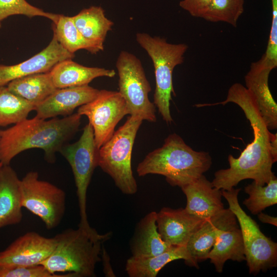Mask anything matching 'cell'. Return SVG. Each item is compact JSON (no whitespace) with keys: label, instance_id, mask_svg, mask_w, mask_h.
<instances>
[{"label":"cell","instance_id":"cell-1","mask_svg":"<svg viewBox=\"0 0 277 277\" xmlns=\"http://www.w3.org/2000/svg\"><path fill=\"white\" fill-rule=\"evenodd\" d=\"M228 103H234L242 109L250 122L253 139L238 158L228 155L229 167L216 171L212 184L217 189L228 190L243 180L252 179L256 184L264 186L274 174L272 167L277 160L276 133L269 131L253 95L240 83L229 88L225 100L203 106H224Z\"/></svg>","mask_w":277,"mask_h":277},{"label":"cell","instance_id":"cell-2","mask_svg":"<svg viewBox=\"0 0 277 277\" xmlns=\"http://www.w3.org/2000/svg\"><path fill=\"white\" fill-rule=\"evenodd\" d=\"M81 116L76 113L47 120L35 116L0 130V162L9 165L21 152L39 148L45 151L48 162L54 163L55 154L78 131Z\"/></svg>","mask_w":277,"mask_h":277},{"label":"cell","instance_id":"cell-3","mask_svg":"<svg viewBox=\"0 0 277 277\" xmlns=\"http://www.w3.org/2000/svg\"><path fill=\"white\" fill-rule=\"evenodd\" d=\"M212 159L207 152L197 151L178 134L169 135L163 146L149 153L136 168L138 176L160 174L172 186L180 188L195 181L207 171Z\"/></svg>","mask_w":277,"mask_h":277},{"label":"cell","instance_id":"cell-4","mask_svg":"<svg viewBox=\"0 0 277 277\" xmlns=\"http://www.w3.org/2000/svg\"><path fill=\"white\" fill-rule=\"evenodd\" d=\"M112 233H98L78 227L67 229L54 237L56 246L40 264L53 274L70 273L74 277L95 276L96 264L101 261L103 243Z\"/></svg>","mask_w":277,"mask_h":277},{"label":"cell","instance_id":"cell-5","mask_svg":"<svg viewBox=\"0 0 277 277\" xmlns=\"http://www.w3.org/2000/svg\"><path fill=\"white\" fill-rule=\"evenodd\" d=\"M136 40L151 58L154 69L155 88L153 103L167 124L173 121L170 111L172 93L175 94L172 81L174 68L184 62L188 46L184 43L172 44L164 38L139 32Z\"/></svg>","mask_w":277,"mask_h":277},{"label":"cell","instance_id":"cell-6","mask_svg":"<svg viewBox=\"0 0 277 277\" xmlns=\"http://www.w3.org/2000/svg\"><path fill=\"white\" fill-rule=\"evenodd\" d=\"M143 120L130 115L98 150V166L126 194H135L137 185L131 167L132 148Z\"/></svg>","mask_w":277,"mask_h":277},{"label":"cell","instance_id":"cell-7","mask_svg":"<svg viewBox=\"0 0 277 277\" xmlns=\"http://www.w3.org/2000/svg\"><path fill=\"white\" fill-rule=\"evenodd\" d=\"M241 190L233 188L221 190V193L238 221L249 273L256 275L261 271L265 272L276 267L277 243L266 236L256 222L242 208L238 200Z\"/></svg>","mask_w":277,"mask_h":277},{"label":"cell","instance_id":"cell-8","mask_svg":"<svg viewBox=\"0 0 277 277\" xmlns=\"http://www.w3.org/2000/svg\"><path fill=\"white\" fill-rule=\"evenodd\" d=\"M118 92L125 101L128 114L150 122L156 121L155 106L149 99L151 90L142 64L135 55L121 51L116 62Z\"/></svg>","mask_w":277,"mask_h":277},{"label":"cell","instance_id":"cell-9","mask_svg":"<svg viewBox=\"0 0 277 277\" xmlns=\"http://www.w3.org/2000/svg\"><path fill=\"white\" fill-rule=\"evenodd\" d=\"M98 150L92 127L88 123L79 140L65 144L60 152L71 166L74 175L78 200L80 221L78 227L93 231L87 214V193L94 169L98 166Z\"/></svg>","mask_w":277,"mask_h":277},{"label":"cell","instance_id":"cell-10","mask_svg":"<svg viewBox=\"0 0 277 277\" xmlns=\"http://www.w3.org/2000/svg\"><path fill=\"white\" fill-rule=\"evenodd\" d=\"M22 206L39 217L48 230L57 227L66 209V193L54 184L29 171L21 180Z\"/></svg>","mask_w":277,"mask_h":277},{"label":"cell","instance_id":"cell-11","mask_svg":"<svg viewBox=\"0 0 277 277\" xmlns=\"http://www.w3.org/2000/svg\"><path fill=\"white\" fill-rule=\"evenodd\" d=\"M77 113L87 117L99 149L111 137L115 126L128 114V110L125 101L118 91L103 89L99 91L93 100L79 107Z\"/></svg>","mask_w":277,"mask_h":277},{"label":"cell","instance_id":"cell-12","mask_svg":"<svg viewBox=\"0 0 277 277\" xmlns=\"http://www.w3.org/2000/svg\"><path fill=\"white\" fill-rule=\"evenodd\" d=\"M56 244L55 237L46 238L34 231L27 232L0 252V267L40 264L51 254Z\"/></svg>","mask_w":277,"mask_h":277},{"label":"cell","instance_id":"cell-13","mask_svg":"<svg viewBox=\"0 0 277 277\" xmlns=\"http://www.w3.org/2000/svg\"><path fill=\"white\" fill-rule=\"evenodd\" d=\"M74 57V54L64 48L53 35L49 45L30 58L13 65L0 64V87L17 78L48 72L59 62Z\"/></svg>","mask_w":277,"mask_h":277},{"label":"cell","instance_id":"cell-14","mask_svg":"<svg viewBox=\"0 0 277 277\" xmlns=\"http://www.w3.org/2000/svg\"><path fill=\"white\" fill-rule=\"evenodd\" d=\"M208 259H210L219 273L222 272L227 260L239 262L245 261L241 229L236 216L229 208L225 209L224 218Z\"/></svg>","mask_w":277,"mask_h":277},{"label":"cell","instance_id":"cell-15","mask_svg":"<svg viewBox=\"0 0 277 277\" xmlns=\"http://www.w3.org/2000/svg\"><path fill=\"white\" fill-rule=\"evenodd\" d=\"M206 220L188 212L185 208H162L156 213L157 230L170 246H186L192 234Z\"/></svg>","mask_w":277,"mask_h":277},{"label":"cell","instance_id":"cell-16","mask_svg":"<svg viewBox=\"0 0 277 277\" xmlns=\"http://www.w3.org/2000/svg\"><path fill=\"white\" fill-rule=\"evenodd\" d=\"M99 91L88 85L57 89L36 106V116L43 119L69 116L77 107L93 100Z\"/></svg>","mask_w":277,"mask_h":277},{"label":"cell","instance_id":"cell-17","mask_svg":"<svg viewBox=\"0 0 277 277\" xmlns=\"http://www.w3.org/2000/svg\"><path fill=\"white\" fill-rule=\"evenodd\" d=\"M272 69L260 58L251 64L245 76V87L253 95L269 130L277 128V104L270 92L268 79Z\"/></svg>","mask_w":277,"mask_h":277},{"label":"cell","instance_id":"cell-18","mask_svg":"<svg viewBox=\"0 0 277 277\" xmlns=\"http://www.w3.org/2000/svg\"><path fill=\"white\" fill-rule=\"evenodd\" d=\"M181 188L187 199L185 209L192 215L208 220L224 209L221 190L213 187L204 174Z\"/></svg>","mask_w":277,"mask_h":277},{"label":"cell","instance_id":"cell-19","mask_svg":"<svg viewBox=\"0 0 277 277\" xmlns=\"http://www.w3.org/2000/svg\"><path fill=\"white\" fill-rule=\"evenodd\" d=\"M21 180L9 165L0 168V229L23 219Z\"/></svg>","mask_w":277,"mask_h":277},{"label":"cell","instance_id":"cell-20","mask_svg":"<svg viewBox=\"0 0 277 277\" xmlns=\"http://www.w3.org/2000/svg\"><path fill=\"white\" fill-rule=\"evenodd\" d=\"M50 73L57 89L87 85L95 78L113 77L116 74L114 70L85 66L72 59L59 62Z\"/></svg>","mask_w":277,"mask_h":277},{"label":"cell","instance_id":"cell-21","mask_svg":"<svg viewBox=\"0 0 277 277\" xmlns=\"http://www.w3.org/2000/svg\"><path fill=\"white\" fill-rule=\"evenodd\" d=\"M156 213L151 211L136 225L130 241L131 256L147 257L163 253L171 246L162 239L158 232Z\"/></svg>","mask_w":277,"mask_h":277},{"label":"cell","instance_id":"cell-22","mask_svg":"<svg viewBox=\"0 0 277 277\" xmlns=\"http://www.w3.org/2000/svg\"><path fill=\"white\" fill-rule=\"evenodd\" d=\"M180 259L184 260L188 265L194 267L186 246H171L157 255L139 258L131 256L126 261L125 271L129 277H156L166 265Z\"/></svg>","mask_w":277,"mask_h":277},{"label":"cell","instance_id":"cell-23","mask_svg":"<svg viewBox=\"0 0 277 277\" xmlns=\"http://www.w3.org/2000/svg\"><path fill=\"white\" fill-rule=\"evenodd\" d=\"M225 213L222 211L206 220L190 238L186 248L194 267L198 268V263L208 259L218 234V231Z\"/></svg>","mask_w":277,"mask_h":277},{"label":"cell","instance_id":"cell-24","mask_svg":"<svg viewBox=\"0 0 277 277\" xmlns=\"http://www.w3.org/2000/svg\"><path fill=\"white\" fill-rule=\"evenodd\" d=\"M72 17L75 26L86 38L104 47L107 34L112 30L114 23L106 16L102 7L91 6Z\"/></svg>","mask_w":277,"mask_h":277},{"label":"cell","instance_id":"cell-25","mask_svg":"<svg viewBox=\"0 0 277 277\" xmlns=\"http://www.w3.org/2000/svg\"><path fill=\"white\" fill-rule=\"evenodd\" d=\"M7 87L13 93L36 106L57 89L50 71L15 79L10 82Z\"/></svg>","mask_w":277,"mask_h":277},{"label":"cell","instance_id":"cell-26","mask_svg":"<svg viewBox=\"0 0 277 277\" xmlns=\"http://www.w3.org/2000/svg\"><path fill=\"white\" fill-rule=\"evenodd\" d=\"M53 35L57 41L70 53L84 49L92 54L103 51L104 47L86 38L75 26L72 17L60 14L53 24Z\"/></svg>","mask_w":277,"mask_h":277},{"label":"cell","instance_id":"cell-27","mask_svg":"<svg viewBox=\"0 0 277 277\" xmlns=\"http://www.w3.org/2000/svg\"><path fill=\"white\" fill-rule=\"evenodd\" d=\"M36 105L12 92L7 87H0V127L15 124L34 110Z\"/></svg>","mask_w":277,"mask_h":277},{"label":"cell","instance_id":"cell-28","mask_svg":"<svg viewBox=\"0 0 277 277\" xmlns=\"http://www.w3.org/2000/svg\"><path fill=\"white\" fill-rule=\"evenodd\" d=\"M244 190L249 197L244 200L243 204L252 214H258L277 203V179L274 174L266 186L258 185L253 181Z\"/></svg>","mask_w":277,"mask_h":277},{"label":"cell","instance_id":"cell-29","mask_svg":"<svg viewBox=\"0 0 277 277\" xmlns=\"http://www.w3.org/2000/svg\"><path fill=\"white\" fill-rule=\"evenodd\" d=\"M244 0H211L201 18L211 22H222L236 27L244 10Z\"/></svg>","mask_w":277,"mask_h":277},{"label":"cell","instance_id":"cell-30","mask_svg":"<svg viewBox=\"0 0 277 277\" xmlns=\"http://www.w3.org/2000/svg\"><path fill=\"white\" fill-rule=\"evenodd\" d=\"M14 15H23L30 18L42 16L55 23L60 14L47 12L33 6L26 0H0V23L8 17Z\"/></svg>","mask_w":277,"mask_h":277},{"label":"cell","instance_id":"cell-31","mask_svg":"<svg viewBox=\"0 0 277 277\" xmlns=\"http://www.w3.org/2000/svg\"><path fill=\"white\" fill-rule=\"evenodd\" d=\"M0 277H74L70 273L53 274L41 264L0 267Z\"/></svg>","mask_w":277,"mask_h":277},{"label":"cell","instance_id":"cell-32","mask_svg":"<svg viewBox=\"0 0 277 277\" xmlns=\"http://www.w3.org/2000/svg\"><path fill=\"white\" fill-rule=\"evenodd\" d=\"M211 2V0H182L179 5L191 16L202 17Z\"/></svg>","mask_w":277,"mask_h":277},{"label":"cell","instance_id":"cell-33","mask_svg":"<svg viewBox=\"0 0 277 277\" xmlns=\"http://www.w3.org/2000/svg\"><path fill=\"white\" fill-rule=\"evenodd\" d=\"M101 261L103 262L104 267L103 271L106 276H115V274L111 268L110 263V258L107 251L104 248H102L101 252Z\"/></svg>","mask_w":277,"mask_h":277},{"label":"cell","instance_id":"cell-34","mask_svg":"<svg viewBox=\"0 0 277 277\" xmlns=\"http://www.w3.org/2000/svg\"><path fill=\"white\" fill-rule=\"evenodd\" d=\"M259 220L263 223L269 224L273 226H277L276 217L272 216L261 212L258 214Z\"/></svg>","mask_w":277,"mask_h":277},{"label":"cell","instance_id":"cell-35","mask_svg":"<svg viewBox=\"0 0 277 277\" xmlns=\"http://www.w3.org/2000/svg\"><path fill=\"white\" fill-rule=\"evenodd\" d=\"M3 164L1 162H0V168L3 166Z\"/></svg>","mask_w":277,"mask_h":277},{"label":"cell","instance_id":"cell-36","mask_svg":"<svg viewBox=\"0 0 277 277\" xmlns=\"http://www.w3.org/2000/svg\"><path fill=\"white\" fill-rule=\"evenodd\" d=\"M1 23H0V28H1Z\"/></svg>","mask_w":277,"mask_h":277}]
</instances>
